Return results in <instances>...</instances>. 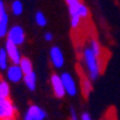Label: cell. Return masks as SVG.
Masks as SVG:
<instances>
[{
  "mask_svg": "<svg viewBox=\"0 0 120 120\" xmlns=\"http://www.w3.org/2000/svg\"><path fill=\"white\" fill-rule=\"evenodd\" d=\"M82 61L86 67L87 76L92 81H96L101 75V67H100V60L93 54L89 46H86L82 50Z\"/></svg>",
  "mask_w": 120,
  "mask_h": 120,
  "instance_id": "cell-1",
  "label": "cell"
},
{
  "mask_svg": "<svg viewBox=\"0 0 120 120\" xmlns=\"http://www.w3.org/2000/svg\"><path fill=\"white\" fill-rule=\"evenodd\" d=\"M6 38L8 42L15 44V45H23L25 43V39H26V35H25V30L23 26L20 25H13L11 27H8V31H7V35H6Z\"/></svg>",
  "mask_w": 120,
  "mask_h": 120,
  "instance_id": "cell-2",
  "label": "cell"
},
{
  "mask_svg": "<svg viewBox=\"0 0 120 120\" xmlns=\"http://www.w3.org/2000/svg\"><path fill=\"white\" fill-rule=\"evenodd\" d=\"M17 108L10 98H0V120L6 118H15Z\"/></svg>",
  "mask_w": 120,
  "mask_h": 120,
  "instance_id": "cell-3",
  "label": "cell"
},
{
  "mask_svg": "<svg viewBox=\"0 0 120 120\" xmlns=\"http://www.w3.org/2000/svg\"><path fill=\"white\" fill-rule=\"evenodd\" d=\"M60 76H61V80H62V83H63L65 94L69 95V96H76L77 93H79V90H77L76 81L73 77V75L70 73H68V71H64Z\"/></svg>",
  "mask_w": 120,
  "mask_h": 120,
  "instance_id": "cell-4",
  "label": "cell"
},
{
  "mask_svg": "<svg viewBox=\"0 0 120 120\" xmlns=\"http://www.w3.org/2000/svg\"><path fill=\"white\" fill-rule=\"evenodd\" d=\"M68 11H69V15L77 14L82 20L87 19L89 17V8L86 6L81 0H77V1L68 4Z\"/></svg>",
  "mask_w": 120,
  "mask_h": 120,
  "instance_id": "cell-5",
  "label": "cell"
},
{
  "mask_svg": "<svg viewBox=\"0 0 120 120\" xmlns=\"http://www.w3.org/2000/svg\"><path fill=\"white\" fill-rule=\"evenodd\" d=\"M6 79L8 82L11 83H18L20 81H23L24 77V73L20 69L19 64H15V63H11L8 64V67L6 68Z\"/></svg>",
  "mask_w": 120,
  "mask_h": 120,
  "instance_id": "cell-6",
  "label": "cell"
},
{
  "mask_svg": "<svg viewBox=\"0 0 120 120\" xmlns=\"http://www.w3.org/2000/svg\"><path fill=\"white\" fill-rule=\"evenodd\" d=\"M49 57H50V63L56 69H61L64 65V55H63V51L60 46H56V45L51 46Z\"/></svg>",
  "mask_w": 120,
  "mask_h": 120,
  "instance_id": "cell-7",
  "label": "cell"
},
{
  "mask_svg": "<svg viewBox=\"0 0 120 120\" xmlns=\"http://www.w3.org/2000/svg\"><path fill=\"white\" fill-rule=\"evenodd\" d=\"M50 84H51V89H52L54 95L57 99H62L67 95L64 87H63V83H62V80H61V76L58 74H52L50 76Z\"/></svg>",
  "mask_w": 120,
  "mask_h": 120,
  "instance_id": "cell-8",
  "label": "cell"
},
{
  "mask_svg": "<svg viewBox=\"0 0 120 120\" xmlns=\"http://www.w3.org/2000/svg\"><path fill=\"white\" fill-rule=\"evenodd\" d=\"M5 50H6V52H7V56H8V60L11 63H15V64H18L19 61L22 60V52H20V50H19V46L18 45H15L11 42H6L5 44Z\"/></svg>",
  "mask_w": 120,
  "mask_h": 120,
  "instance_id": "cell-9",
  "label": "cell"
},
{
  "mask_svg": "<svg viewBox=\"0 0 120 120\" xmlns=\"http://www.w3.org/2000/svg\"><path fill=\"white\" fill-rule=\"evenodd\" d=\"M26 113L32 118V120H45L46 119V112L38 105H30Z\"/></svg>",
  "mask_w": 120,
  "mask_h": 120,
  "instance_id": "cell-10",
  "label": "cell"
},
{
  "mask_svg": "<svg viewBox=\"0 0 120 120\" xmlns=\"http://www.w3.org/2000/svg\"><path fill=\"white\" fill-rule=\"evenodd\" d=\"M23 81H24V84L27 87L29 90H31V92L36 90V88H37V75H36L35 71H30L27 74H24Z\"/></svg>",
  "mask_w": 120,
  "mask_h": 120,
  "instance_id": "cell-11",
  "label": "cell"
},
{
  "mask_svg": "<svg viewBox=\"0 0 120 120\" xmlns=\"http://www.w3.org/2000/svg\"><path fill=\"white\" fill-rule=\"evenodd\" d=\"M93 90V81L88 76H83L81 81V92L84 98H88Z\"/></svg>",
  "mask_w": 120,
  "mask_h": 120,
  "instance_id": "cell-12",
  "label": "cell"
},
{
  "mask_svg": "<svg viewBox=\"0 0 120 120\" xmlns=\"http://www.w3.org/2000/svg\"><path fill=\"white\" fill-rule=\"evenodd\" d=\"M8 24H10V19H8V14L7 12H5L0 19V38H4L7 35V31H8Z\"/></svg>",
  "mask_w": 120,
  "mask_h": 120,
  "instance_id": "cell-13",
  "label": "cell"
},
{
  "mask_svg": "<svg viewBox=\"0 0 120 120\" xmlns=\"http://www.w3.org/2000/svg\"><path fill=\"white\" fill-rule=\"evenodd\" d=\"M89 48H90V50L93 51V54L100 60L101 58V56H102V54H104V49H102V46H101V44L96 41V39H90V42H89V45H88Z\"/></svg>",
  "mask_w": 120,
  "mask_h": 120,
  "instance_id": "cell-14",
  "label": "cell"
},
{
  "mask_svg": "<svg viewBox=\"0 0 120 120\" xmlns=\"http://www.w3.org/2000/svg\"><path fill=\"white\" fill-rule=\"evenodd\" d=\"M19 67H20V69L23 70L24 74H27L30 71H33V64L31 62L30 58L27 57H22V60L19 61Z\"/></svg>",
  "mask_w": 120,
  "mask_h": 120,
  "instance_id": "cell-15",
  "label": "cell"
},
{
  "mask_svg": "<svg viewBox=\"0 0 120 120\" xmlns=\"http://www.w3.org/2000/svg\"><path fill=\"white\" fill-rule=\"evenodd\" d=\"M11 12L12 14L17 15V17H19L23 14L24 12V5L23 3L20 1V0H13L12 4H11Z\"/></svg>",
  "mask_w": 120,
  "mask_h": 120,
  "instance_id": "cell-16",
  "label": "cell"
},
{
  "mask_svg": "<svg viewBox=\"0 0 120 120\" xmlns=\"http://www.w3.org/2000/svg\"><path fill=\"white\" fill-rule=\"evenodd\" d=\"M8 64H10V60H8L7 52H6L5 48H1L0 49V70L5 71Z\"/></svg>",
  "mask_w": 120,
  "mask_h": 120,
  "instance_id": "cell-17",
  "label": "cell"
},
{
  "mask_svg": "<svg viewBox=\"0 0 120 120\" xmlns=\"http://www.w3.org/2000/svg\"><path fill=\"white\" fill-rule=\"evenodd\" d=\"M11 88L7 81L0 79V98H10Z\"/></svg>",
  "mask_w": 120,
  "mask_h": 120,
  "instance_id": "cell-18",
  "label": "cell"
},
{
  "mask_svg": "<svg viewBox=\"0 0 120 120\" xmlns=\"http://www.w3.org/2000/svg\"><path fill=\"white\" fill-rule=\"evenodd\" d=\"M35 22H36V24H37L39 27H44V26H46V24H48V19H46L45 14H44L43 12H41V11H38V12L36 13V15H35Z\"/></svg>",
  "mask_w": 120,
  "mask_h": 120,
  "instance_id": "cell-19",
  "label": "cell"
},
{
  "mask_svg": "<svg viewBox=\"0 0 120 120\" xmlns=\"http://www.w3.org/2000/svg\"><path fill=\"white\" fill-rule=\"evenodd\" d=\"M81 23H82V19L77 14H71L70 15V26H71V29H74V30L79 29L81 26Z\"/></svg>",
  "mask_w": 120,
  "mask_h": 120,
  "instance_id": "cell-20",
  "label": "cell"
},
{
  "mask_svg": "<svg viewBox=\"0 0 120 120\" xmlns=\"http://www.w3.org/2000/svg\"><path fill=\"white\" fill-rule=\"evenodd\" d=\"M5 12H7L6 7H5V3L3 1V0H0V19H1V17H3V14Z\"/></svg>",
  "mask_w": 120,
  "mask_h": 120,
  "instance_id": "cell-21",
  "label": "cell"
},
{
  "mask_svg": "<svg viewBox=\"0 0 120 120\" xmlns=\"http://www.w3.org/2000/svg\"><path fill=\"white\" fill-rule=\"evenodd\" d=\"M54 39V35L51 32H45L44 33V41H46V42H51Z\"/></svg>",
  "mask_w": 120,
  "mask_h": 120,
  "instance_id": "cell-22",
  "label": "cell"
},
{
  "mask_svg": "<svg viewBox=\"0 0 120 120\" xmlns=\"http://www.w3.org/2000/svg\"><path fill=\"white\" fill-rule=\"evenodd\" d=\"M81 120H93V119H92V116H90L89 113L83 112V113L81 114Z\"/></svg>",
  "mask_w": 120,
  "mask_h": 120,
  "instance_id": "cell-23",
  "label": "cell"
},
{
  "mask_svg": "<svg viewBox=\"0 0 120 120\" xmlns=\"http://www.w3.org/2000/svg\"><path fill=\"white\" fill-rule=\"evenodd\" d=\"M70 118H71V120H79V116H77V114H76V112L73 107L70 108Z\"/></svg>",
  "mask_w": 120,
  "mask_h": 120,
  "instance_id": "cell-24",
  "label": "cell"
},
{
  "mask_svg": "<svg viewBox=\"0 0 120 120\" xmlns=\"http://www.w3.org/2000/svg\"><path fill=\"white\" fill-rule=\"evenodd\" d=\"M24 120H32V118H31L27 113H25V114H24Z\"/></svg>",
  "mask_w": 120,
  "mask_h": 120,
  "instance_id": "cell-25",
  "label": "cell"
},
{
  "mask_svg": "<svg viewBox=\"0 0 120 120\" xmlns=\"http://www.w3.org/2000/svg\"><path fill=\"white\" fill-rule=\"evenodd\" d=\"M74 1H77V0H65L67 5H68V4H70V3H74Z\"/></svg>",
  "mask_w": 120,
  "mask_h": 120,
  "instance_id": "cell-26",
  "label": "cell"
},
{
  "mask_svg": "<svg viewBox=\"0 0 120 120\" xmlns=\"http://www.w3.org/2000/svg\"><path fill=\"white\" fill-rule=\"evenodd\" d=\"M3 120H17L15 118H6V119H3Z\"/></svg>",
  "mask_w": 120,
  "mask_h": 120,
  "instance_id": "cell-27",
  "label": "cell"
},
{
  "mask_svg": "<svg viewBox=\"0 0 120 120\" xmlns=\"http://www.w3.org/2000/svg\"><path fill=\"white\" fill-rule=\"evenodd\" d=\"M102 120H109L108 118H104V119H102Z\"/></svg>",
  "mask_w": 120,
  "mask_h": 120,
  "instance_id": "cell-28",
  "label": "cell"
}]
</instances>
